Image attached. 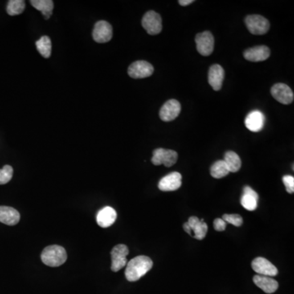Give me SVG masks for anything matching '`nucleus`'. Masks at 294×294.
I'll return each mask as SVG.
<instances>
[{
  "mask_svg": "<svg viewBox=\"0 0 294 294\" xmlns=\"http://www.w3.org/2000/svg\"><path fill=\"white\" fill-rule=\"evenodd\" d=\"M153 267V262L149 257L138 256L132 258L126 267L125 276L128 281H137Z\"/></svg>",
  "mask_w": 294,
  "mask_h": 294,
  "instance_id": "obj_1",
  "label": "nucleus"
},
{
  "mask_svg": "<svg viewBox=\"0 0 294 294\" xmlns=\"http://www.w3.org/2000/svg\"><path fill=\"white\" fill-rule=\"evenodd\" d=\"M41 259L48 267H60L67 259V254L64 248L59 245H50L45 248L41 254Z\"/></svg>",
  "mask_w": 294,
  "mask_h": 294,
  "instance_id": "obj_2",
  "label": "nucleus"
},
{
  "mask_svg": "<svg viewBox=\"0 0 294 294\" xmlns=\"http://www.w3.org/2000/svg\"><path fill=\"white\" fill-rule=\"evenodd\" d=\"M245 25L251 34L262 35L268 32L270 22L267 18L260 15L247 16L244 20Z\"/></svg>",
  "mask_w": 294,
  "mask_h": 294,
  "instance_id": "obj_3",
  "label": "nucleus"
},
{
  "mask_svg": "<svg viewBox=\"0 0 294 294\" xmlns=\"http://www.w3.org/2000/svg\"><path fill=\"white\" fill-rule=\"evenodd\" d=\"M177 158H178V155L175 151L158 148L153 152L152 162L156 166L164 164V166L169 168V167L173 166L177 163Z\"/></svg>",
  "mask_w": 294,
  "mask_h": 294,
  "instance_id": "obj_4",
  "label": "nucleus"
},
{
  "mask_svg": "<svg viewBox=\"0 0 294 294\" xmlns=\"http://www.w3.org/2000/svg\"><path fill=\"white\" fill-rule=\"evenodd\" d=\"M141 24L145 31L151 35H156L162 31V19L156 12H147L143 17Z\"/></svg>",
  "mask_w": 294,
  "mask_h": 294,
  "instance_id": "obj_5",
  "label": "nucleus"
},
{
  "mask_svg": "<svg viewBox=\"0 0 294 294\" xmlns=\"http://www.w3.org/2000/svg\"><path fill=\"white\" fill-rule=\"evenodd\" d=\"M111 270L114 272L124 268L127 265V256L128 255V249L126 245L118 244L111 250Z\"/></svg>",
  "mask_w": 294,
  "mask_h": 294,
  "instance_id": "obj_6",
  "label": "nucleus"
},
{
  "mask_svg": "<svg viewBox=\"0 0 294 294\" xmlns=\"http://www.w3.org/2000/svg\"><path fill=\"white\" fill-rule=\"evenodd\" d=\"M196 47L199 54L205 57L211 55L214 48V38L210 31L200 33L195 37Z\"/></svg>",
  "mask_w": 294,
  "mask_h": 294,
  "instance_id": "obj_7",
  "label": "nucleus"
},
{
  "mask_svg": "<svg viewBox=\"0 0 294 294\" xmlns=\"http://www.w3.org/2000/svg\"><path fill=\"white\" fill-rule=\"evenodd\" d=\"M128 73L132 79H144L152 75L154 67L145 61H136L128 67Z\"/></svg>",
  "mask_w": 294,
  "mask_h": 294,
  "instance_id": "obj_8",
  "label": "nucleus"
},
{
  "mask_svg": "<svg viewBox=\"0 0 294 294\" xmlns=\"http://www.w3.org/2000/svg\"><path fill=\"white\" fill-rule=\"evenodd\" d=\"M113 36V29L109 22L106 21L97 22L94 26L92 38L96 43H107Z\"/></svg>",
  "mask_w": 294,
  "mask_h": 294,
  "instance_id": "obj_9",
  "label": "nucleus"
},
{
  "mask_svg": "<svg viewBox=\"0 0 294 294\" xmlns=\"http://www.w3.org/2000/svg\"><path fill=\"white\" fill-rule=\"evenodd\" d=\"M271 93L273 97L283 105L291 104L293 102L292 90L285 83H276L271 87Z\"/></svg>",
  "mask_w": 294,
  "mask_h": 294,
  "instance_id": "obj_10",
  "label": "nucleus"
},
{
  "mask_svg": "<svg viewBox=\"0 0 294 294\" xmlns=\"http://www.w3.org/2000/svg\"><path fill=\"white\" fill-rule=\"evenodd\" d=\"M252 268L258 275L273 277L278 275V269L264 258H256L252 262Z\"/></svg>",
  "mask_w": 294,
  "mask_h": 294,
  "instance_id": "obj_11",
  "label": "nucleus"
},
{
  "mask_svg": "<svg viewBox=\"0 0 294 294\" xmlns=\"http://www.w3.org/2000/svg\"><path fill=\"white\" fill-rule=\"evenodd\" d=\"M181 104L174 99L164 103L160 111V118L163 121L170 122L174 120L180 115Z\"/></svg>",
  "mask_w": 294,
  "mask_h": 294,
  "instance_id": "obj_12",
  "label": "nucleus"
},
{
  "mask_svg": "<svg viewBox=\"0 0 294 294\" xmlns=\"http://www.w3.org/2000/svg\"><path fill=\"white\" fill-rule=\"evenodd\" d=\"M181 185V175L177 172L169 173L160 179L158 187L162 191H174Z\"/></svg>",
  "mask_w": 294,
  "mask_h": 294,
  "instance_id": "obj_13",
  "label": "nucleus"
},
{
  "mask_svg": "<svg viewBox=\"0 0 294 294\" xmlns=\"http://www.w3.org/2000/svg\"><path fill=\"white\" fill-rule=\"evenodd\" d=\"M271 51L267 46H257L245 50L243 57L245 59L252 62H260L267 60L270 57Z\"/></svg>",
  "mask_w": 294,
  "mask_h": 294,
  "instance_id": "obj_14",
  "label": "nucleus"
},
{
  "mask_svg": "<svg viewBox=\"0 0 294 294\" xmlns=\"http://www.w3.org/2000/svg\"><path fill=\"white\" fill-rule=\"evenodd\" d=\"M244 124L249 130L254 132H259L264 127V115L259 111H252L245 119Z\"/></svg>",
  "mask_w": 294,
  "mask_h": 294,
  "instance_id": "obj_15",
  "label": "nucleus"
},
{
  "mask_svg": "<svg viewBox=\"0 0 294 294\" xmlns=\"http://www.w3.org/2000/svg\"><path fill=\"white\" fill-rule=\"evenodd\" d=\"M225 71L220 65H213L209 71V83L215 91H219L223 83Z\"/></svg>",
  "mask_w": 294,
  "mask_h": 294,
  "instance_id": "obj_16",
  "label": "nucleus"
},
{
  "mask_svg": "<svg viewBox=\"0 0 294 294\" xmlns=\"http://www.w3.org/2000/svg\"><path fill=\"white\" fill-rule=\"evenodd\" d=\"M116 218H117V213L115 209L107 206L98 212L96 222L101 227L107 228L115 223Z\"/></svg>",
  "mask_w": 294,
  "mask_h": 294,
  "instance_id": "obj_17",
  "label": "nucleus"
},
{
  "mask_svg": "<svg viewBox=\"0 0 294 294\" xmlns=\"http://www.w3.org/2000/svg\"><path fill=\"white\" fill-rule=\"evenodd\" d=\"M258 194L250 186H244L243 195L241 197V205L249 211H254L258 207Z\"/></svg>",
  "mask_w": 294,
  "mask_h": 294,
  "instance_id": "obj_18",
  "label": "nucleus"
},
{
  "mask_svg": "<svg viewBox=\"0 0 294 294\" xmlns=\"http://www.w3.org/2000/svg\"><path fill=\"white\" fill-rule=\"evenodd\" d=\"M254 282L258 288L263 290L266 293H273L279 288V283L275 279L265 275H254Z\"/></svg>",
  "mask_w": 294,
  "mask_h": 294,
  "instance_id": "obj_19",
  "label": "nucleus"
},
{
  "mask_svg": "<svg viewBox=\"0 0 294 294\" xmlns=\"http://www.w3.org/2000/svg\"><path fill=\"white\" fill-rule=\"evenodd\" d=\"M20 221V213L13 208L0 206V222L8 226H15Z\"/></svg>",
  "mask_w": 294,
  "mask_h": 294,
  "instance_id": "obj_20",
  "label": "nucleus"
},
{
  "mask_svg": "<svg viewBox=\"0 0 294 294\" xmlns=\"http://www.w3.org/2000/svg\"><path fill=\"white\" fill-rule=\"evenodd\" d=\"M188 225L190 226L191 231H194V239L202 240L205 239L208 231V225L205 222H201L197 217H190L188 220Z\"/></svg>",
  "mask_w": 294,
  "mask_h": 294,
  "instance_id": "obj_21",
  "label": "nucleus"
},
{
  "mask_svg": "<svg viewBox=\"0 0 294 294\" xmlns=\"http://www.w3.org/2000/svg\"><path fill=\"white\" fill-rule=\"evenodd\" d=\"M30 4L34 9L43 13L45 19H49L53 14L54 4L52 0H31Z\"/></svg>",
  "mask_w": 294,
  "mask_h": 294,
  "instance_id": "obj_22",
  "label": "nucleus"
},
{
  "mask_svg": "<svg viewBox=\"0 0 294 294\" xmlns=\"http://www.w3.org/2000/svg\"><path fill=\"white\" fill-rule=\"evenodd\" d=\"M224 161L226 163L230 173H236L240 169L242 163L239 156L235 152H226L224 156Z\"/></svg>",
  "mask_w": 294,
  "mask_h": 294,
  "instance_id": "obj_23",
  "label": "nucleus"
},
{
  "mask_svg": "<svg viewBox=\"0 0 294 294\" xmlns=\"http://www.w3.org/2000/svg\"><path fill=\"white\" fill-rule=\"evenodd\" d=\"M229 173H230V171L224 160H218L212 165L210 169V174L212 177L217 179L226 177Z\"/></svg>",
  "mask_w": 294,
  "mask_h": 294,
  "instance_id": "obj_24",
  "label": "nucleus"
},
{
  "mask_svg": "<svg viewBox=\"0 0 294 294\" xmlns=\"http://www.w3.org/2000/svg\"><path fill=\"white\" fill-rule=\"evenodd\" d=\"M37 50L44 58H49L52 53V42L50 38L47 36L41 37L36 41Z\"/></svg>",
  "mask_w": 294,
  "mask_h": 294,
  "instance_id": "obj_25",
  "label": "nucleus"
},
{
  "mask_svg": "<svg viewBox=\"0 0 294 294\" xmlns=\"http://www.w3.org/2000/svg\"><path fill=\"white\" fill-rule=\"evenodd\" d=\"M26 8V3L23 0H10L7 6V13L9 15L16 16L22 14Z\"/></svg>",
  "mask_w": 294,
  "mask_h": 294,
  "instance_id": "obj_26",
  "label": "nucleus"
},
{
  "mask_svg": "<svg viewBox=\"0 0 294 294\" xmlns=\"http://www.w3.org/2000/svg\"><path fill=\"white\" fill-rule=\"evenodd\" d=\"M13 175V169L10 165H5L0 169V185H5L11 181Z\"/></svg>",
  "mask_w": 294,
  "mask_h": 294,
  "instance_id": "obj_27",
  "label": "nucleus"
},
{
  "mask_svg": "<svg viewBox=\"0 0 294 294\" xmlns=\"http://www.w3.org/2000/svg\"><path fill=\"white\" fill-rule=\"evenodd\" d=\"M222 219L226 222L232 224L234 226H242L243 218L239 214H224Z\"/></svg>",
  "mask_w": 294,
  "mask_h": 294,
  "instance_id": "obj_28",
  "label": "nucleus"
},
{
  "mask_svg": "<svg viewBox=\"0 0 294 294\" xmlns=\"http://www.w3.org/2000/svg\"><path fill=\"white\" fill-rule=\"evenodd\" d=\"M283 183L285 185L287 192L289 194H292L294 192V177L291 175L283 176Z\"/></svg>",
  "mask_w": 294,
  "mask_h": 294,
  "instance_id": "obj_29",
  "label": "nucleus"
},
{
  "mask_svg": "<svg viewBox=\"0 0 294 294\" xmlns=\"http://www.w3.org/2000/svg\"><path fill=\"white\" fill-rule=\"evenodd\" d=\"M213 226L217 231H224L226 228V222L222 218H217L213 222Z\"/></svg>",
  "mask_w": 294,
  "mask_h": 294,
  "instance_id": "obj_30",
  "label": "nucleus"
},
{
  "mask_svg": "<svg viewBox=\"0 0 294 294\" xmlns=\"http://www.w3.org/2000/svg\"><path fill=\"white\" fill-rule=\"evenodd\" d=\"M193 2H194L193 0H180L178 3L181 6H187V5H190Z\"/></svg>",
  "mask_w": 294,
  "mask_h": 294,
  "instance_id": "obj_31",
  "label": "nucleus"
},
{
  "mask_svg": "<svg viewBox=\"0 0 294 294\" xmlns=\"http://www.w3.org/2000/svg\"><path fill=\"white\" fill-rule=\"evenodd\" d=\"M183 228H184V230H185V232L187 233V234H190V235H191V236H192L191 229H190V226H189V225H188L187 222H185V223H184Z\"/></svg>",
  "mask_w": 294,
  "mask_h": 294,
  "instance_id": "obj_32",
  "label": "nucleus"
}]
</instances>
